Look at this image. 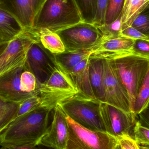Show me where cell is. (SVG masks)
Wrapping results in <instances>:
<instances>
[{"instance_id": "43", "label": "cell", "mask_w": 149, "mask_h": 149, "mask_svg": "<svg viewBox=\"0 0 149 149\" xmlns=\"http://www.w3.org/2000/svg\"><path fill=\"white\" fill-rule=\"evenodd\" d=\"M147 8H149V5H148V7H147Z\"/></svg>"}, {"instance_id": "19", "label": "cell", "mask_w": 149, "mask_h": 149, "mask_svg": "<svg viewBox=\"0 0 149 149\" xmlns=\"http://www.w3.org/2000/svg\"><path fill=\"white\" fill-rule=\"evenodd\" d=\"M149 0H125L122 12V29L131 26L134 20L147 8Z\"/></svg>"}, {"instance_id": "11", "label": "cell", "mask_w": 149, "mask_h": 149, "mask_svg": "<svg viewBox=\"0 0 149 149\" xmlns=\"http://www.w3.org/2000/svg\"><path fill=\"white\" fill-rule=\"evenodd\" d=\"M25 66L35 75L38 85L44 83L57 66L54 54L47 50L40 42L32 45L27 54Z\"/></svg>"}, {"instance_id": "2", "label": "cell", "mask_w": 149, "mask_h": 149, "mask_svg": "<svg viewBox=\"0 0 149 149\" xmlns=\"http://www.w3.org/2000/svg\"><path fill=\"white\" fill-rule=\"evenodd\" d=\"M81 22L74 0H45L34 20L33 29H47L56 33Z\"/></svg>"}, {"instance_id": "44", "label": "cell", "mask_w": 149, "mask_h": 149, "mask_svg": "<svg viewBox=\"0 0 149 149\" xmlns=\"http://www.w3.org/2000/svg\"><path fill=\"white\" fill-rule=\"evenodd\" d=\"M1 0H0V2H1Z\"/></svg>"}, {"instance_id": "26", "label": "cell", "mask_w": 149, "mask_h": 149, "mask_svg": "<svg viewBox=\"0 0 149 149\" xmlns=\"http://www.w3.org/2000/svg\"><path fill=\"white\" fill-rule=\"evenodd\" d=\"M125 0H108L105 16V23H112L122 13Z\"/></svg>"}, {"instance_id": "10", "label": "cell", "mask_w": 149, "mask_h": 149, "mask_svg": "<svg viewBox=\"0 0 149 149\" xmlns=\"http://www.w3.org/2000/svg\"><path fill=\"white\" fill-rule=\"evenodd\" d=\"M103 61L105 102L127 113H132L127 91L113 63L109 60H103Z\"/></svg>"}, {"instance_id": "16", "label": "cell", "mask_w": 149, "mask_h": 149, "mask_svg": "<svg viewBox=\"0 0 149 149\" xmlns=\"http://www.w3.org/2000/svg\"><path fill=\"white\" fill-rule=\"evenodd\" d=\"M89 74L90 84L95 97L100 102H105L103 59L90 58Z\"/></svg>"}, {"instance_id": "5", "label": "cell", "mask_w": 149, "mask_h": 149, "mask_svg": "<svg viewBox=\"0 0 149 149\" xmlns=\"http://www.w3.org/2000/svg\"><path fill=\"white\" fill-rule=\"evenodd\" d=\"M38 90L42 106L52 109L79 93L70 73L57 64L49 79L38 85Z\"/></svg>"}, {"instance_id": "39", "label": "cell", "mask_w": 149, "mask_h": 149, "mask_svg": "<svg viewBox=\"0 0 149 149\" xmlns=\"http://www.w3.org/2000/svg\"><path fill=\"white\" fill-rule=\"evenodd\" d=\"M140 149H149V147L142 146V147H140Z\"/></svg>"}, {"instance_id": "6", "label": "cell", "mask_w": 149, "mask_h": 149, "mask_svg": "<svg viewBox=\"0 0 149 149\" xmlns=\"http://www.w3.org/2000/svg\"><path fill=\"white\" fill-rule=\"evenodd\" d=\"M66 119L69 126L67 149H116L119 144L118 139L106 132L87 129L67 115Z\"/></svg>"}, {"instance_id": "13", "label": "cell", "mask_w": 149, "mask_h": 149, "mask_svg": "<svg viewBox=\"0 0 149 149\" xmlns=\"http://www.w3.org/2000/svg\"><path fill=\"white\" fill-rule=\"evenodd\" d=\"M45 0H1L0 6L11 12L24 30L33 29L34 20Z\"/></svg>"}, {"instance_id": "38", "label": "cell", "mask_w": 149, "mask_h": 149, "mask_svg": "<svg viewBox=\"0 0 149 149\" xmlns=\"http://www.w3.org/2000/svg\"><path fill=\"white\" fill-rule=\"evenodd\" d=\"M38 147L39 148V149H56L54 148H51V147H47V146H44L42 144H39L38 145Z\"/></svg>"}, {"instance_id": "17", "label": "cell", "mask_w": 149, "mask_h": 149, "mask_svg": "<svg viewBox=\"0 0 149 149\" xmlns=\"http://www.w3.org/2000/svg\"><path fill=\"white\" fill-rule=\"evenodd\" d=\"M24 30L17 18L9 10L0 6V36L10 42Z\"/></svg>"}, {"instance_id": "28", "label": "cell", "mask_w": 149, "mask_h": 149, "mask_svg": "<svg viewBox=\"0 0 149 149\" xmlns=\"http://www.w3.org/2000/svg\"><path fill=\"white\" fill-rule=\"evenodd\" d=\"M41 106H42V100L38 90L36 94L20 103L16 117L29 113Z\"/></svg>"}, {"instance_id": "18", "label": "cell", "mask_w": 149, "mask_h": 149, "mask_svg": "<svg viewBox=\"0 0 149 149\" xmlns=\"http://www.w3.org/2000/svg\"><path fill=\"white\" fill-rule=\"evenodd\" d=\"M89 61V57L85 58L78 64L70 73L80 93L88 97L96 99L90 84Z\"/></svg>"}, {"instance_id": "42", "label": "cell", "mask_w": 149, "mask_h": 149, "mask_svg": "<svg viewBox=\"0 0 149 149\" xmlns=\"http://www.w3.org/2000/svg\"><path fill=\"white\" fill-rule=\"evenodd\" d=\"M0 149H8L6 148H3V147H1V148H0Z\"/></svg>"}, {"instance_id": "31", "label": "cell", "mask_w": 149, "mask_h": 149, "mask_svg": "<svg viewBox=\"0 0 149 149\" xmlns=\"http://www.w3.org/2000/svg\"><path fill=\"white\" fill-rule=\"evenodd\" d=\"M132 53L149 58V41L135 40Z\"/></svg>"}, {"instance_id": "27", "label": "cell", "mask_w": 149, "mask_h": 149, "mask_svg": "<svg viewBox=\"0 0 149 149\" xmlns=\"http://www.w3.org/2000/svg\"><path fill=\"white\" fill-rule=\"evenodd\" d=\"M37 81L34 74L28 70L25 66L24 70L20 78V87L23 92L32 93L36 92L38 89Z\"/></svg>"}, {"instance_id": "3", "label": "cell", "mask_w": 149, "mask_h": 149, "mask_svg": "<svg viewBox=\"0 0 149 149\" xmlns=\"http://www.w3.org/2000/svg\"><path fill=\"white\" fill-rule=\"evenodd\" d=\"M100 102L79 93L58 105L80 126L93 131L106 132L100 112Z\"/></svg>"}, {"instance_id": "1", "label": "cell", "mask_w": 149, "mask_h": 149, "mask_svg": "<svg viewBox=\"0 0 149 149\" xmlns=\"http://www.w3.org/2000/svg\"><path fill=\"white\" fill-rule=\"evenodd\" d=\"M53 110L41 106L16 117L0 134V146L13 149L18 146L39 145L48 131Z\"/></svg>"}, {"instance_id": "9", "label": "cell", "mask_w": 149, "mask_h": 149, "mask_svg": "<svg viewBox=\"0 0 149 149\" xmlns=\"http://www.w3.org/2000/svg\"><path fill=\"white\" fill-rule=\"evenodd\" d=\"M100 112L106 132L117 139L130 136L134 139L136 116L105 102L100 104Z\"/></svg>"}, {"instance_id": "7", "label": "cell", "mask_w": 149, "mask_h": 149, "mask_svg": "<svg viewBox=\"0 0 149 149\" xmlns=\"http://www.w3.org/2000/svg\"><path fill=\"white\" fill-rule=\"evenodd\" d=\"M38 42L39 34L34 29L24 30L10 41L0 56V76L25 65L30 48L34 43Z\"/></svg>"}, {"instance_id": "20", "label": "cell", "mask_w": 149, "mask_h": 149, "mask_svg": "<svg viewBox=\"0 0 149 149\" xmlns=\"http://www.w3.org/2000/svg\"><path fill=\"white\" fill-rule=\"evenodd\" d=\"M58 65L70 73L79 63L90 56V51H65L54 55Z\"/></svg>"}, {"instance_id": "12", "label": "cell", "mask_w": 149, "mask_h": 149, "mask_svg": "<svg viewBox=\"0 0 149 149\" xmlns=\"http://www.w3.org/2000/svg\"><path fill=\"white\" fill-rule=\"evenodd\" d=\"M53 111L51 124L40 144L56 149H67L69 126L66 114L58 105Z\"/></svg>"}, {"instance_id": "22", "label": "cell", "mask_w": 149, "mask_h": 149, "mask_svg": "<svg viewBox=\"0 0 149 149\" xmlns=\"http://www.w3.org/2000/svg\"><path fill=\"white\" fill-rule=\"evenodd\" d=\"M19 105L0 98V134L16 117Z\"/></svg>"}, {"instance_id": "4", "label": "cell", "mask_w": 149, "mask_h": 149, "mask_svg": "<svg viewBox=\"0 0 149 149\" xmlns=\"http://www.w3.org/2000/svg\"><path fill=\"white\" fill-rule=\"evenodd\" d=\"M111 61L127 91L132 112L140 87L149 69V58L131 52Z\"/></svg>"}, {"instance_id": "24", "label": "cell", "mask_w": 149, "mask_h": 149, "mask_svg": "<svg viewBox=\"0 0 149 149\" xmlns=\"http://www.w3.org/2000/svg\"><path fill=\"white\" fill-rule=\"evenodd\" d=\"M79 10L82 22L93 24L98 0H74Z\"/></svg>"}, {"instance_id": "35", "label": "cell", "mask_w": 149, "mask_h": 149, "mask_svg": "<svg viewBox=\"0 0 149 149\" xmlns=\"http://www.w3.org/2000/svg\"><path fill=\"white\" fill-rule=\"evenodd\" d=\"M138 116L140 118L139 121L141 123L143 126L149 128V106Z\"/></svg>"}, {"instance_id": "34", "label": "cell", "mask_w": 149, "mask_h": 149, "mask_svg": "<svg viewBox=\"0 0 149 149\" xmlns=\"http://www.w3.org/2000/svg\"><path fill=\"white\" fill-rule=\"evenodd\" d=\"M121 149H140L139 144L130 136H124L118 139Z\"/></svg>"}, {"instance_id": "40", "label": "cell", "mask_w": 149, "mask_h": 149, "mask_svg": "<svg viewBox=\"0 0 149 149\" xmlns=\"http://www.w3.org/2000/svg\"><path fill=\"white\" fill-rule=\"evenodd\" d=\"M6 41H4L2 38L0 36V43L3 42H5Z\"/></svg>"}, {"instance_id": "14", "label": "cell", "mask_w": 149, "mask_h": 149, "mask_svg": "<svg viewBox=\"0 0 149 149\" xmlns=\"http://www.w3.org/2000/svg\"><path fill=\"white\" fill-rule=\"evenodd\" d=\"M134 39L120 36L101 42L90 51V58L112 61L132 52Z\"/></svg>"}, {"instance_id": "25", "label": "cell", "mask_w": 149, "mask_h": 149, "mask_svg": "<svg viewBox=\"0 0 149 149\" xmlns=\"http://www.w3.org/2000/svg\"><path fill=\"white\" fill-rule=\"evenodd\" d=\"M98 28L102 35L101 42L120 36L122 29V13L112 23L104 24Z\"/></svg>"}, {"instance_id": "23", "label": "cell", "mask_w": 149, "mask_h": 149, "mask_svg": "<svg viewBox=\"0 0 149 149\" xmlns=\"http://www.w3.org/2000/svg\"><path fill=\"white\" fill-rule=\"evenodd\" d=\"M149 106V67L136 98L132 113L137 117Z\"/></svg>"}, {"instance_id": "29", "label": "cell", "mask_w": 149, "mask_h": 149, "mask_svg": "<svg viewBox=\"0 0 149 149\" xmlns=\"http://www.w3.org/2000/svg\"><path fill=\"white\" fill-rule=\"evenodd\" d=\"M134 140L139 145L149 147V128L137 121L134 129Z\"/></svg>"}, {"instance_id": "30", "label": "cell", "mask_w": 149, "mask_h": 149, "mask_svg": "<svg viewBox=\"0 0 149 149\" xmlns=\"http://www.w3.org/2000/svg\"><path fill=\"white\" fill-rule=\"evenodd\" d=\"M131 26L149 37V15L141 13L134 20Z\"/></svg>"}, {"instance_id": "37", "label": "cell", "mask_w": 149, "mask_h": 149, "mask_svg": "<svg viewBox=\"0 0 149 149\" xmlns=\"http://www.w3.org/2000/svg\"><path fill=\"white\" fill-rule=\"evenodd\" d=\"M9 42H3L0 43V56L1 55L2 53L5 50L6 48L8 46V43Z\"/></svg>"}, {"instance_id": "21", "label": "cell", "mask_w": 149, "mask_h": 149, "mask_svg": "<svg viewBox=\"0 0 149 149\" xmlns=\"http://www.w3.org/2000/svg\"><path fill=\"white\" fill-rule=\"evenodd\" d=\"M37 31L39 34L40 43L51 53L56 55L65 52L64 45L57 33L45 29Z\"/></svg>"}, {"instance_id": "32", "label": "cell", "mask_w": 149, "mask_h": 149, "mask_svg": "<svg viewBox=\"0 0 149 149\" xmlns=\"http://www.w3.org/2000/svg\"><path fill=\"white\" fill-rule=\"evenodd\" d=\"M108 0H98L97 11L93 24L97 27L105 23V13Z\"/></svg>"}, {"instance_id": "36", "label": "cell", "mask_w": 149, "mask_h": 149, "mask_svg": "<svg viewBox=\"0 0 149 149\" xmlns=\"http://www.w3.org/2000/svg\"><path fill=\"white\" fill-rule=\"evenodd\" d=\"M13 149H39L38 146H22L15 147Z\"/></svg>"}, {"instance_id": "41", "label": "cell", "mask_w": 149, "mask_h": 149, "mask_svg": "<svg viewBox=\"0 0 149 149\" xmlns=\"http://www.w3.org/2000/svg\"><path fill=\"white\" fill-rule=\"evenodd\" d=\"M116 149H121L120 146V144H118L117 145V147H116Z\"/></svg>"}, {"instance_id": "33", "label": "cell", "mask_w": 149, "mask_h": 149, "mask_svg": "<svg viewBox=\"0 0 149 149\" xmlns=\"http://www.w3.org/2000/svg\"><path fill=\"white\" fill-rule=\"evenodd\" d=\"M121 36L126 37L134 40L141 39L149 41V37L143 34L132 26H128L122 30Z\"/></svg>"}, {"instance_id": "8", "label": "cell", "mask_w": 149, "mask_h": 149, "mask_svg": "<svg viewBox=\"0 0 149 149\" xmlns=\"http://www.w3.org/2000/svg\"><path fill=\"white\" fill-rule=\"evenodd\" d=\"M65 51H90L101 42L102 35L97 26L81 22L56 32Z\"/></svg>"}, {"instance_id": "15", "label": "cell", "mask_w": 149, "mask_h": 149, "mask_svg": "<svg viewBox=\"0 0 149 149\" xmlns=\"http://www.w3.org/2000/svg\"><path fill=\"white\" fill-rule=\"evenodd\" d=\"M25 69L24 66L14 69L0 76V98L6 101L20 103L37 92H23L20 87V78Z\"/></svg>"}]
</instances>
